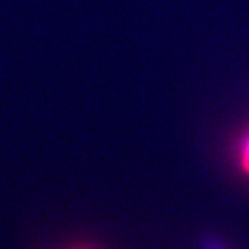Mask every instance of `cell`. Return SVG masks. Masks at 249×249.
<instances>
[{
	"instance_id": "cell-1",
	"label": "cell",
	"mask_w": 249,
	"mask_h": 249,
	"mask_svg": "<svg viewBox=\"0 0 249 249\" xmlns=\"http://www.w3.org/2000/svg\"><path fill=\"white\" fill-rule=\"evenodd\" d=\"M241 166L249 174V134L246 135V140L243 143V153H241Z\"/></svg>"
}]
</instances>
